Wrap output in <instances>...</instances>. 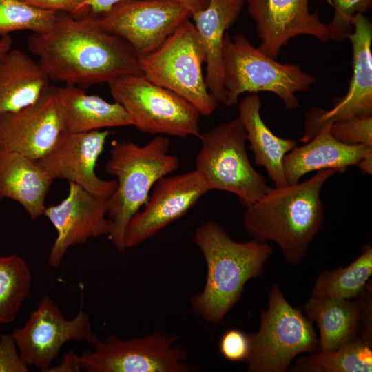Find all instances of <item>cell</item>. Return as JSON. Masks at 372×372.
Masks as SVG:
<instances>
[{"label": "cell", "mask_w": 372, "mask_h": 372, "mask_svg": "<svg viewBox=\"0 0 372 372\" xmlns=\"http://www.w3.org/2000/svg\"><path fill=\"white\" fill-rule=\"evenodd\" d=\"M27 43L54 82L90 86L142 73L132 46L103 30L98 15L90 12L79 16L58 12L53 27L44 33L31 34Z\"/></svg>", "instance_id": "6da1fadb"}, {"label": "cell", "mask_w": 372, "mask_h": 372, "mask_svg": "<svg viewBox=\"0 0 372 372\" xmlns=\"http://www.w3.org/2000/svg\"><path fill=\"white\" fill-rule=\"evenodd\" d=\"M336 171H318L304 181L269 187L260 198L246 206L242 224L254 240L276 243L285 261L300 262L325 222L320 194Z\"/></svg>", "instance_id": "7a4b0ae2"}, {"label": "cell", "mask_w": 372, "mask_h": 372, "mask_svg": "<svg viewBox=\"0 0 372 372\" xmlns=\"http://www.w3.org/2000/svg\"><path fill=\"white\" fill-rule=\"evenodd\" d=\"M193 240L204 256L207 277L203 291L192 300V310L203 320L220 324L245 284L262 274L273 249L267 242L254 239L235 241L214 220L197 227Z\"/></svg>", "instance_id": "3957f363"}, {"label": "cell", "mask_w": 372, "mask_h": 372, "mask_svg": "<svg viewBox=\"0 0 372 372\" xmlns=\"http://www.w3.org/2000/svg\"><path fill=\"white\" fill-rule=\"evenodd\" d=\"M170 141L158 135L145 145L132 141L114 144L110 150L105 171L116 177L115 191L107 200L111 222L107 238L120 253L132 217L147 203L149 192L161 178L176 171L178 158L169 153Z\"/></svg>", "instance_id": "277c9868"}, {"label": "cell", "mask_w": 372, "mask_h": 372, "mask_svg": "<svg viewBox=\"0 0 372 372\" xmlns=\"http://www.w3.org/2000/svg\"><path fill=\"white\" fill-rule=\"evenodd\" d=\"M315 77L300 66L281 63L254 46L243 33H226L223 48V83L226 92L224 105H237L245 92H268L276 94L288 110H296L297 92H305Z\"/></svg>", "instance_id": "5b68a950"}, {"label": "cell", "mask_w": 372, "mask_h": 372, "mask_svg": "<svg viewBox=\"0 0 372 372\" xmlns=\"http://www.w3.org/2000/svg\"><path fill=\"white\" fill-rule=\"evenodd\" d=\"M200 148L196 169L209 191L236 195L245 207L269 189L264 177L252 166L246 150V132L238 117L218 124L198 136Z\"/></svg>", "instance_id": "8992f818"}, {"label": "cell", "mask_w": 372, "mask_h": 372, "mask_svg": "<svg viewBox=\"0 0 372 372\" xmlns=\"http://www.w3.org/2000/svg\"><path fill=\"white\" fill-rule=\"evenodd\" d=\"M205 53L192 21L185 20L155 50L138 59L143 74L191 103L200 115L211 114L217 100L203 73Z\"/></svg>", "instance_id": "52a82bcc"}, {"label": "cell", "mask_w": 372, "mask_h": 372, "mask_svg": "<svg viewBox=\"0 0 372 372\" xmlns=\"http://www.w3.org/2000/svg\"><path fill=\"white\" fill-rule=\"evenodd\" d=\"M267 309H262L258 331L249 335L245 362L249 372H284L298 354L316 352L318 338L312 322L285 299L273 285Z\"/></svg>", "instance_id": "ba28073f"}, {"label": "cell", "mask_w": 372, "mask_h": 372, "mask_svg": "<svg viewBox=\"0 0 372 372\" xmlns=\"http://www.w3.org/2000/svg\"><path fill=\"white\" fill-rule=\"evenodd\" d=\"M107 84L114 101L125 110L139 131L180 138L200 135L198 110L142 73L124 75Z\"/></svg>", "instance_id": "9c48e42d"}, {"label": "cell", "mask_w": 372, "mask_h": 372, "mask_svg": "<svg viewBox=\"0 0 372 372\" xmlns=\"http://www.w3.org/2000/svg\"><path fill=\"white\" fill-rule=\"evenodd\" d=\"M178 338L157 331L142 338L122 340L110 335L104 340L96 336L91 351L80 355L82 369L88 372H190L187 351L175 343Z\"/></svg>", "instance_id": "30bf717a"}, {"label": "cell", "mask_w": 372, "mask_h": 372, "mask_svg": "<svg viewBox=\"0 0 372 372\" xmlns=\"http://www.w3.org/2000/svg\"><path fill=\"white\" fill-rule=\"evenodd\" d=\"M82 302L81 298L75 317L68 320L54 300L45 295L25 324L12 331L21 358L28 366H34L46 372L65 343L86 342L90 344L96 335L92 330L90 315L83 309Z\"/></svg>", "instance_id": "8fae6325"}, {"label": "cell", "mask_w": 372, "mask_h": 372, "mask_svg": "<svg viewBox=\"0 0 372 372\" xmlns=\"http://www.w3.org/2000/svg\"><path fill=\"white\" fill-rule=\"evenodd\" d=\"M190 15L173 0H123L98 16V22L127 42L140 59L158 48Z\"/></svg>", "instance_id": "7c38bea8"}, {"label": "cell", "mask_w": 372, "mask_h": 372, "mask_svg": "<svg viewBox=\"0 0 372 372\" xmlns=\"http://www.w3.org/2000/svg\"><path fill=\"white\" fill-rule=\"evenodd\" d=\"M351 23L353 31L347 38L352 47L353 74L347 92L330 110L308 111L301 142H308L327 124L372 116V25L364 14L354 16Z\"/></svg>", "instance_id": "4fadbf2b"}, {"label": "cell", "mask_w": 372, "mask_h": 372, "mask_svg": "<svg viewBox=\"0 0 372 372\" xmlns=\"http://www.w3.org/2000/svg\"><path fill=\"white\" fill-rule=\"evenodd\" d=\"M209 192L196 169L159 179L143 210L136 213L127 225L125 249L141 245L185 215Z\"/></svg>", "instance_id": "5bb4252c"}, {"label": "cell", "mask_w": 372, "mask_h": 372, "mask_svg": "<svg viewBox=\"0 0 372 372\" xmlns=\"http://www.w3.org/2000/svg\"><path fill=\"white\" fill-rule=\"evenodd\" d=\"M110 132L98 130L84 132H63L39 164L54 180L65 179L107 200L115 191L116 180L101 179L95 167Z\"/></svg>", "instance_id": "9a60e30c"}, {"label": "cell", "mask_w": 372, "mask_h": 372, "mask_svg": "<svg viewBox=\"0 0 372 372\" xmlns=\"http://www.w3.org/2000/svg\"><path fill=\"white\" fill-rule=\"evenodd\" d=\"M107 200L69 182L67 196L57 205L45 207L43 215L56 231L48 256L50 266L59 267L70 247L85 244L90 238L107 236L111 222L107 214Z\"/></svg>", "instance_id": "2e32d148"}, {"label": "cell", "mask_w": 372, "mask_h": 372, "mask_svg": "<svg viewBox=\"0 0 372 372\" xmlns=\"http://www.w3.org/2000/svg\"><path fill=\"white\" fill-rule=\"evenodd\" d=\"M57 87L49 86L32 103L0 114V150L43 158L63 132Z\"/></svg>", "instance_id": "e0dca14e"}, {"label": "cell", "mask_w": 372, "mask_h": 372, "mask_svg": "<svg viewBox=\"0 0 372 372\" xmlns=\"http://www.w3.org/2000/svg\"><path fill=\"white\" fill-rule=\"evenodd\" d=\"M248 14L256 23L261 43L258 48L276 59L291 38L311 36L320 42L330 40L327 25L318 12H310L309 0H244Z\"/></svg>", "instance_id": "ac0fdd59"}, {"label": "cell", "mask_w": 372, "mask_h": 372, "mask_svg": "<svg viewBox=\"0 0 372 372\" xmlns=\"http://www.w3.org/2000/svg\"><path fill=\"white\" fill-rule=\"evenodd\" d=\"M331 125L327 124L304 145L296 147L285 155L283 170L288 185L298 183L302 176L313 171L344 172L372 156L371 147L348 145L336 140L330 132Z\"/></svg>", "instance_id": "d6986e66"}, {"label": "cell", "mask_w": 372, "mask_h": 372, "mask_svg": "<svg viewBox=\"0 0 372 372\" xmlns=\"http://www.w3.org/2000/svg\"><path fill=\"white\" fill-rule=\"evenodd\" d=\"M244 5V0H209L206 8L190 15L205 53L206 85L217 101L223 104L226 101L223 83L224 37Z\"/></svg>", "instance_id": "ffe728a7"}, {"label": "cell", "mask_w": 372, "mask_h": 372, "mask_svg": "<svg viewBox=\"0 0 372 372\" xmlns=\"http://www.w3.org/2000/svg\"><path fill=\"white\" fill-rule=\"evenodd\" d=\"M54 180L38 161L0 150V200L19 203L32 220L43 214L45 196Z\"/></svg>", "instance_id": "44dd1931"}, {"label": "cell", "mask_w": 372, "mask_h": 372, "mask_svg": "<svg viewBox=\"0 0 372 372\" xmlns=\"http://www.w3.org/2000/svg\"><path fill=\"white\" fill-rule=\"evenodd\" d=\"M237 105L238 117L245 130L255 165L265 168L275 187L288 185L283 170V158L298 146V141L278 137L266 125L260 115L262 103L257 93L245 96Z\"/></svg>", "instance_id": "7402d4cb"}, {"label": "cell", "mask_w": 372, "mask_h": 372, "mask_svg": "<svg viewBox=\"0 0 372 372\" xmlns=\"http://www.w3.org/2000/svg\"><path fill=\"white\" fill-rule=\"evenodd\" d=\"M63 132H84L132 125L125 110L117 102H108L88 94L80 87H57Z\"/></svg>", "instance_id": "603a6c76"}, {"label": "cell", "mask_w": 372, "mask_h": 372, "mask_svg": "<svg viewBox=\"0 0 372 372\" xmlns=\"http://www.w3.org/2000/svg\"><path fill=\"white\" fill-rule=\"evenodd\" d=\"M50 81L37 61L11 48L0 60V114L32 105L50 86Z\"/></svg>", "instance_id": "cb8c5ba5"}, {"label": "cell", "mask_w": 372, "mask_h": 372, "mask_svg": "<svg viewBox=\"0 0 372 372\" xmlns=\"http://www.w3.org/2000/svg\"><path fill=\"white\" fill-rule=\"evenodd\" d=\"M357 301L312 296L304 305L306 317L320 332L319 352L335 350L356 335L362 317V304Z\"/></svg>", "instance_id": "d4e9b609"}, {"label": "cell", "mask_w": 372, "mask_h": 372, "mask_svg": "<svg viewBox=\"0 0 372 372\" xmlns=\"http://www.w3.org/2000/svg\"><path fill=\"white\" fill-rule=\"evenodd\" d=\"M371 343L356 336L335 350L309 353L291 367L293 371L312 372H371Z\"/></svg>", "instance_id": "484cf974"}, {"label": "cell", "mask_w": 372, "mask_h": 372, "mask_svg": "<svg viewBox=\"0 0 372 372\" xmlns=\"http://www.w3.org/2000/svg\"><path fill=\"white\" fill-rule=\"evenodd\" d=\"M371 274L372 247L366 244L361 255L348 266L320 272L313 285L312 296L356 298L363 292Z\"/></svg>", "instance_id": "4316f807"}, {"label": "cell", "mask_w": 372, "mask_h": 372, "mask_svg": "<svg viewBox=\"0 0 372 372\" xmlns=\"http://www.w3.org/2000/svg\"><path fill=\"white\" fill-rule=\"evenodd\" d=\"M32 276L18 254L0 257V324L13 322L31 291Z\"/></svg>", "instance_id": "83f0119b"}, {"label": "cell", "mask_w": 372, "mask_h": 372, "mask_svg": "<svg viewBox=\"0 0 372 372\" xmlns=\"http://www.w3.org/2000/svg\"><path fill=\"white\" fill-rule=\"evenodd\" d=\"M57 14L19 0H0V36L22 30L46 32L53 27Z\"/></svg>", "instance_id": "f1b7e54d"}, {"label": "cell", "mask_w": 372, "mask_h": 372, "mask_svg": "<svg viewBox=\"0 0 372 372\" xmlns=\"http://www.w3.org/2000/svg\"><path fill=\"white\" fill-rule=\"evenodd\" d=\"M334 9V14L327 25L330 39L340 41L353 31L352 19L358 14H364L371 8L372 0H327Z\"/></svg>", "instance_id": "f546056e"}, {"label": "cell", "mask_w": 372, "mask_h": 372, "mask_svg": "<svg viewBox=\"0 0 372 372\" xmlns=\"http://www.w3.org/2000/svg\"><path fill=\"white\" fill-rule=\"evenodd\" d=\"M330 132L341 143L372 147V116L334 122Z\"/></svg>", "instance_id": "4dcf8cb0"}, {"label": "cell", "mask_w": 372, "mask_h": 372, "mask_svg": "<svg viewBox=\"0 0 372 372\" xmlns=\"http://www.w3.org/2000/svg\"><path fill=\"white\" fill-rule=\"evenodd\" d=\"M219 349L220 354L229 361H245L250 351L249 335L239 329H229L222 335Z\"/></svg>", "instance_id": "1f68e13d"}, {"label": "cell", "mask_w": 372, "mask_h": 372, "mask_svg": "<svg viewBox=\"0 0 372 372\" xmlns=\"http://www.w3.org/2000/svg\"><path fill=\"white\" fill-rule=\"evenodd\" d=\"M12 334L0 335V372H28Z\"/></svg>", "instance_id": "d6a6232c"}, {"label": "cell", "mask_w": 372, "mask_h": 372, "mask_svg": "<svg viewBox=\"0 0 372 372\" xmlns=\"http://www.w3.org/2000/svg\"><path fill=\"white\" fill-rule=\"evenodd\" d=\"M28 5L72 16H79L81 6L84 0H19Z\"/></svg>", "instance_id": "836d02e7"}, {"label": "cell", "mask_w": 372, "mask_h": 372, "mask_svg": "<svg viewBox=\"0 0 372 372\" xmlns=\"http://www.w3.org/2000/svg\"><path fill=\"white\" fill-rule=\"evenodd\" d=\"M81 370L80 355L69 351L62 355L57 364L51 366L46 372H79Z\"/></svg>", "instance_id": "e575fe53"}, {"label": "cell", "mask_w": 372, "mask_h": 372, "mask_svg": "<svg viewBox=\"0 0 372 372\" xmlns=\"http://www.w3.org/2000/svg\"><path fill=\"white\" fill-rule=\"evenodd\" d=\"M123 0H84L81 6V14L88 12L100 16L109 11L115 4Z\"/></svg>", "instance_id": "d590c367"}, {"label": "cell", "mask_w": 372, "mask_h": 372, "mask_svg": "<svg viewBox=\"0 0 372 372\" xmlns=\"http://www.w3.org/2000/svg\"><path fill=\"white\" fill-rule=\"evenodd\" d=\"M189 10L190 14L200 11L207 6L209 0H173Z\"/></svg>", "instance_id": "8d00e7d4"}, {"label": "cell", "mask_w": 372, "mask_h": 372, "mask_svg": "<svg viewBox=\"0 0 372 372\" xmlns=\"http://www.w3.org/2000/svg\"><path fill=\"white\" fill-rule=\"evenodd\" d=\"M12 39L10 35L1 37L0 38V60L3 56L11 49Z\"/></svg>", "instance_id": "74e56055"}, {"label": "cell", "mask_w": 372, "mask_h": 372, "mask_svg": "<svg viewBox=\"0 0 372 372\" xmlns=\"http://www.w3.org/2000/svg\"><path fill=\"white\" fill-rule=\"evenodd\" d=\"M359 169L364 174H372V156H368L362 160L358 166Z\"/></svg>", "instance_id": "f35d334b"}]
</instances>
